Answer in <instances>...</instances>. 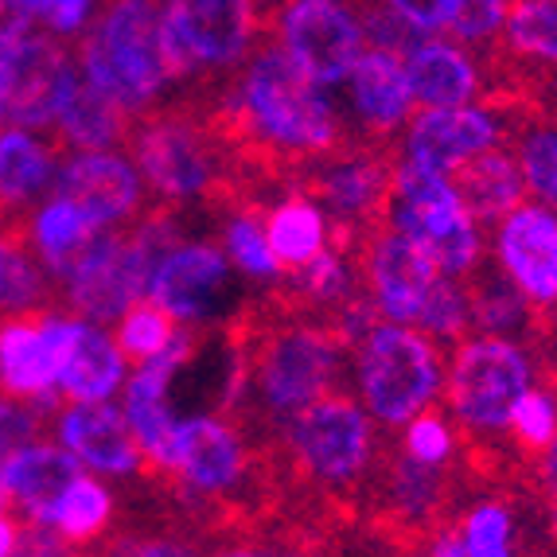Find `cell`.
Returning <instances> with one entry per match:
<instances>
[{
    "instance_id": "27",
    "label": "cell",
    "mask_w": 557,
    "mask_h": 557,
    "mask_svg": "<svg viewBox=\"0 0 557 557\" xmlns=\"http://www.w3.org/2000/svg\"><path fill=\"white\" fill-rule=\"evenodd\" d=\"M468 557H519V530H515L511 503L492 495L456 519Z\"/></svg>"
},
{
    "instance_id": "30",
    "label": "cell",
    "mask_w": 557,
    "mask_h": 557,
    "mask_svg": "<svg viewBox=\"0 0 557 557\" xmlns=\"http://www.w3.org/2000/svg\"><path fill=\"white\" fill-rule=\"evenodd\" d=\"M507 437L515 441V453L527 456L530 465L554 445L557 437V398L546 386H530L511 409L507 421Z\"/></svg>"
},
{
    "instance_id": "3",
    "label": "cell",
    "mask_w": 557,
    "mask_h": 557,
    "mask_svg": "<svg viewBox=\"0 0 557 557\" xmlns=\"http://www.w3.org/2000/svg\"><path fill=\"white\" fill-rule=\"evenodd\" d=\"M78 71L113 106L140 117L168 90L160 55V0H102L98 16L75 47Z\"/></svg>"
},
{
    "instance_id": "40",
    "label": "cell",
    "mask_w": 557,
    "mask_h": 557,
    "mask_svg": "<svg viewBox=\"0 0 557 557\" xmlns=\"http://www.w3.org/2000/svg\"><path fill=\"white\" fill-rule=\"evenodd\" d=\"M425 557H468V549H465V539H460V527H445L437 534V539L429 542V554Z\"/></svg>"
},
{
    "instance_id": "38",
    "label": "cell",
    "mask_w": 557,
    "mask_h": 557,
    "mask_svg": "<svg viewBox=\"0 0 557 557\" xmlns=\"http://www.w3.org/2000/svg\"><path fill=\"white\" fill-rule=\"evenodd\" d=\"M39 28L32 0H0V44H16Z\"/></svg>"
},
{
    "instance_id": "15",
    "label": "cell",
    "mask_w": 557,
    "mask_h": 557,
    "mask_svg": "<svg viewBox=\"0 0 557 557\" xmlns=\"http://www.w3.org/2000/svg\"><path fill=\"white\" fill-rule=\"evenodd\" d=\"M55 437L78 465L106 475H137L140 445L129 421L110 401H63L55 413Z\"/></svg>"
},
{
    "instance_id": "44",
    "label": "cell",
    "mask_w": 557,
    "mask_h": 557,
    "mask_svg": "<svg viewBox=\"0 0 557 557\" xmlns=\"http://www.w3.org/2000/svg\"><path fill=\"white\" fill-rule=\"evenodd\" d=\"M4 55H9V44H0V125H9L4 121Z\"/></svg>"
},
{
    "instance_id": "45",
    "label": "cell",
    "mask_w": 557,
    "mask_h": 557,
    "mask_svg": "<svg viewBox=\"0 0 557 557\" xmlns=\"http://www.w3.org/2000/svg\"><path fill=\"white\" fill-rule=\"evenodd\" d=\"M4 250H9V242H4V234H0V281H4Z\"/></svg>"
},
{
    "instance_id": "7",
    "label": "cell",
    "mask_w": 557,
    "mask_h": 557,
    "mask_svg": "<svg viewBox=\"0 0 557 557\" xmlns=\"http://www.w3.org/2000/svg\"><path fill=\"white\" fill-rule=\"evenodd\" d=\"M347 261H351L362 293L379 308V317L409 327L418 324L421 300L433 288V281L441 277L433 258L409 234H401L391 219L371 226V231H362L351 242Z\"/></svg>"
},
{
    "instance_id": "8",
    "label": "cell",
    "mask_w": 557,
    "mask_h": 557,
    "mask_svg": "<svg viewBox=\"0 0 557 557\" xmlns=\"http://www.w3.org/2000/svg\"><path fill=\"white\" fill-rule=\"evenodd\" d=\"M78 75L75 47L51 32L36 28L32 36L9 44L4 55V121L20 129L51 133L59 106Z\"/></svg>"
},
{
    "instance_id": "11",
    "label": "cell",
    "mask_w": 557,
    "mask_h": 557,
    "mask_svg": "<svg viewBox=\"0 0 557 557\" xmlns=\"http://www.w3.org/2000/svg\"><path fill=\"white\" fill-rule=\"evenodd\" d=\"M495 261L522 288L539 320H557V211L522 199L495 223Z\"/></svg>"
},
{
    "instance_id": "10",
    "label": "cell",
    "mask_w": 557,
    "mask_h": 557,
    "mask_svg": "<svg viewBox=\"0 0 557 557\" xmlns=\"http://www.w3.org/2000/svg\"><path fill=\"white\" fill-rule=\"evenodd\" d=\"M55 196L75 203L78 211L102 231L137 223L149 211V187L140 180L137 164L117 149L102 152H71L55 172Z\"/></svg>"
},
{
    "instance_id": "46",
    "label": "cell",
    "mask_w": 557,
    "mask_h": 557,
    "mask_svg": "<svg viewBox=\"0 0 557 557\" xmlns=\"http://www.w3.org/2000/svg\"><path fill=\"white\" fill-rule=\"evenodd\" d=\"M71 557H90V554H86V549H78V546H75V554H71Z\"/></svg>"
},
{
    "instance_id": "41",
    "label": "cell",
    "mask_w": 557,
    "mask_h": 557,
    "mask_svg": "<svg viewBox=\"0 0 557 557\" xmlns=\"http://www.w3.org/2000/svg\"><path fill=\"white\" fill-rule=\"evenodd\" d=\"M20 539V519L12 511H0V557H12Z\"/></svg>"
},
{
    "instance_id": "23",
    "label": "cell",
    "mask_w": 557,
    "mask_h": 557,
    "mask_svg": "<svg viewBox=\"0 0 557 557\" xmlns=\"http://www.w3.org/2000/svg\"><path fill=\"white\" fill-rule=\"evenodd\" d=\"M265 234H270L273 258L281 261V273L297 270L327 250V214L305 191H285L265 211Z\"/></svg>"
},
{
    "instance_id": "47",
    "label": "cell",
    "mask_w": 557,
    "mask_h": 557,
    "mask_svg": "<svg viewBox=\"0 0 557 557\" xmlns=\"http://www.w3.org/2000/svg\"><path fill=\"white\" fill-rule=\"evenodd\" d=\"M554 4H557V0H554Z\"/></svg>"
},
{
    "instance_id": "19",
    "label": "cell",
    "mask_w": 557,
    "mask_h": 557,
    "mask_svg": "<svg viewBox=\"0 0 557 557\" xmlns=\"http://www.w3.org/2000/svg\"><path fill=\"white\" fill-rule=\"evenodd\" d=\"M78 460L63 445L32 441L20 453H12L0 468V483L9 495V511L16 519H36L44 507L63 495V487L78 475Z\"/></svg>"
},
{
    "instance_id": "33",
    "label": "cell",
    "mask_w": 557,
    "mask_h": 557,
    "mask_svg": "<svg viewBox=\"0 0 557 557\" xmlns=\"http://www.w3.org/2000/svg\"><path fill=\"white\" fill-rule=\"evenodd\" d=\"M401 453L413 456V460H421V465H433V468L453 465V456H456V433H453V425H448V421L441 418V413L433 406L421 409L418 418L406 421Z\"/></svg>"
},
{
    "instance_id": "20",
    "label": "cell",
    "mask_w": 557,
    "mask_h": 557,
    "mask_svg": "<svg viewBox=\"0 0 557 557\" xmlns=\"http://www.w3.org/2000/svg\"><path fill=\"white\" fill-rule=\"evenodd\" d=\"M456 196L465 203V211L472 214L475 223H499L503 214H511L515 207L527 196V176H522L519 157L515 149L499 145V149H487L480 157L465 160L448 172Z\"/></svg>"
},
{
    "instance_id": "5",
    "label": "cell",
    "mask_w": 557,
    "mask_h": 557,
    "mask_svg": "<svg viewBox=\"0 0 557 557\" xmlns=\"http://www.w3.org/2000/svg\"><path fill=\"white\" fill-rule=\"evenodd\" d=\"M534 386V362L522 344L503 335H468L456 344L445 394L456 425L468 441L507 437V421L522 394Z\"/></svg>"
},
{
    "instance_id": "14",
    "label": "cell",
    "mask_w": 557,
    "mask_h": 557,
    "mask_svg": "<svg viewBox=\"0 0 557 557\" xmlns=\"http://www.w3.org/2000/svg\"><path fill=\"white\" fill-rule=\"evenodd\" d=\"M231 281L226 253L211 242H180L157 265L145 297L157 300L180 324H203L219 308V293Z\"/></svg>"
},
{
    "instance_id": "39",
    "label": "cell",
    "mask_w": 557,
    "mask_h": 557,
    "mask_svg": "<svg viewBox=\"0 0 557 557\" xmlns=\"http://www.w3.org/2000/svg\"><path fill=\"white\" fill-rule=\"evenodd\" d=\"M530 468H534V483H539L542 499H546V503L557 499V437H554V445H549Z\"/></svg>"
},
{
    "instance_id": "18",
    "label": "cell",
    "mask_w": 557,
    "mask_h": 557,
    "mask_svg": "<svg viewBox=\"0 0 557 557\" xmlns=\"http://www.w3.org/2000/svg\"><path fill=\"white\" fill-rule=\"evenodd\" d=\"M460 285H465V297H468L472 332L503 335V339H515V344L519 339H539L542 332L539 312L522 297V288L503 273L499 261H492L483 253V261L460 277Z\"/></svg>"
},
{
    "instance_id": "12",
    "label": "cell",
    "mask_w": 557,
    "mask_h": 557,
    "mask_svg": "<svg viewBox=\"0 0 557 557\" xmlns=\"http://www.w3.org/2000/svg\"><path fill=\"white\" fill-rule=\"evenodd\" d=\"M511 137L515 121L503 117V110L495 106H441V110H421L409 117L406 133H401V157L453 172L456 164L487 149H499Z\"/></svg>"
},
{
    "instance_id": "1",
    "label": "cell",
    "mask_w": 557,
    "mask_h": 557,
    "mask_svg": "<svg viewBox=\"0 0 557 557\" xmlns=\"http://www.w3.org/2000/svg\"><path fill=\"white\" fill-rule=\"evenodd\" d=\"M125 145L152 203L176 211L187 203H207L211 211L258 207L226 140L219 137L211 117L187 98L140 113Z\"/></svg>"
},
{
    "instance_id": "4",
    "label": "cell",
    "mask_w": 557,
    "mask_h": 557,
    "mask_svg": "<svg viewBox=\"0 0 557 557\" xmlns=\"http://www.w3.org/2000/svg\"><path fill=\"white\" fill-rule=\"evenodd\" d=\"M362 406L382 425H406L445 391V351L409 324H374L355 344Z\"/></svg>"
},
{
    "instance_id": "22",
    "label": "cell",
    "mask_w": 557,
    "mask_h": 557,
    "mask_svg": "<svg viewBox=\"0 0 557 557\" xmlns=\"http://www.w3.org/2000/svg\"><path fill=\"white\" fill-rule=\"evenodd\" d=\"M125 382V355L117 339L106 335L90 320H78L71 351L59 371V398L63 401H110V394Z\"/></svg>"
},
{
    "instance_id": "2",
    "label": "cell",
    "mask_w": 557,
    "mask_h": 557,
    "mask_svg": "<svg viewBox=\"0 0 557 557\" xmlns=\"http://www.w3.org/2000/svg\"><path fill=\"white\" fill-rule=\"evenodd\" d=\"M265 36L261 0H160L168 86L203 94L231 83Z\"/></svg>"
},
{
    "instance_id": "29",
    "label": "cell",
    "mask_w": 557,
    "mask_h": 557,
    "mask_svg": "<svg viewBox=\"0 0 557 557\" xmlns=\"http://www.w3.org/2000/svg\"><path fill=\"white\" fill-rule=\"evenodd\" d=\"M176 335H180V320L172 317V312H164L157 300L140 297L137 305L121 317L117 335H113V339H117L125 362H137V367H140V362L157 359V355L164 351Z\"/></svg>"
},
{
    "instance_id": "26",
    "label": "cell",
    "mask_w": 557,
    "mask_h": 557,
    "mask_svg": "<svg viewBox=\"0 0 557 557\" xmlns=\"http://www.w3.org/2000/svg\"><path fill=\"white\" fill-rule=\"evenodd\" d=\"M527 187L557 211V117H530L511 137Z\"/></svg>"
},
{
    "instance_id": "17",
    "label": "cell",
    "mask_w": 557,
    "mask_h": 557,
    "mask_svg": "<svg viewBox=\"0 0 557 557\" xmlns=\"http://www.w3.org/2000/svg\"><path fill=\"white\" fill-rule=\"evenodd\" d=\"M406 66L409 90L421 110H441V106H472L483 102L487 78H483V63L468 51V47L453 44V39L425 36L401 55Z\"/></svg>"
},
{
    "instance_id": "34",
    "label": "cell",
    "mask_w": 557,
    "mask_h": 557,
    "mask_svg": "<svg viewBox=\"0 0 557 557\" xmlns=\"http://www.w3.org/2000/svg\"><path fill=\"white\" fill-rule=\"evenodd\" d=\"M78 549H86L90 557H196V549L187 546L184 539H172V534H137V530H117V534L106 530L98 542Z\"/></svg>"
},
{
    "instance_id": "37",
    "label": "cell",
    "mask_w": 557,
    "mask_h": 557,
    "mask_svg": "<svg viewBox=\"0 0 557 557\" xmlns=\"http://www.w3.org/2000/svg\"><path fill=\"white\" fill-rule=\"evenodd\" d=\"M71 554H75V546L55 527H47L39 519H20V539L12 557H71Z\"/></svg>"
},
{
    "instance_id": "43",
    "label": "cell",
    "mask_w": 557,
    "mask_h": 557,
    "mask_svg": "<svg viewBox=\"0 0 557 557\" xmlns=\"http://www.w3.org/2000/svg\"><path fill=\"white\" fill-rule=\"evenodd\" d=\"M211 557H265V554H261V549H250V546H226Z\"/></svg>"
},
{
    "instance_id": "42",
    "label": "cell",
    "mask_w": 557,
    "mask_h": 557,
    "mask_svg": "<svg viewBox=\"0 0 557 557\" xmlns=\"http://www.w3.org/2000/svg\"><path fill=\"white\" fill-rule=\"evenodd\" d=\"M546 542L549 549H557V499L546 503Z\"/></svg>"
},
{
    "instance_id": "21",
    "label": "cell",
    "mask_w": 557,
    "mask_h": 557,
    "mask_svg": "<svg viewBox=\"0 0 557 557\" xmlns=\"http://www.w3.org/2000/svg\"><path fill=\"white\" fill-rule=\"evenodd\" d=\"M129 113L113 106L98 86H90L83 78V71L75 75L71 90H66L63 106H59V117H55V129L51 137L71 152H102V149H117L129 140L133 129Z\"/></svg>"
},
{
    "instance_id": "13",
    "label": "cell",
    "mask_w": 557,
    "mask_h": 557,
    "mask_svg": "<svg viewBox=\"0 0 557 557\" xmlns=\"http://www.w3.org/2000/svg\"><path fill=\"white\" fill-rule=\"evenodd\" d=\"M347 106H351L355 145H391L401 149V133L413 117V90H409L401 55L367 47L347 75Z\"/></svg>"
},
{
    "instance_id": "31",
    "label": "cell",
    "mask_w": 557,
    "mask_h": 557,
    "mask_svg": "<svg viewBox=\"0 0 557 557\" xmlns=\"http://www.w3.org/2000/svg\"><path fill=\"white\" fill-rule=\"evenodd\" d=\"M425 335H433V339H453V344H460V339H468V332H472V320H468V297H465V285H460V277H445L441 273L437 281H433V288L425 293V300H421V312H418V324Z\"/></svg>"
},
{
    "instance_id": "36",
    "label": "cell",
    "mask_w": 557,
    "mask_h": 557,
    "mask_svg": "<svg viewBox=\"0 0 557 557\" xmlns=\"http://www.w3.org/2000/svg\"><path fill=\"white\" fill-rule=\"evenodd\" d=\"M386 9H394L401 20H409L418 32L425 36H437V32H448L456 12V0H379Z\"/></svg>"
},
{
    "instance_id": "32",
    "label": "cell",
    "mask_w": 557,
    "mask_h": 557,
    "mask_svg": "<svg viewBox=\"0 0 557 557\" xmlns=\"http://www.w3.org/2000/svg\"><path fill=\"white\" fill-rule=\"evenodd\" d=\"M507 12H511V0H456L448 39L468 47L475 59H483L487 51L499 47Z\"/></svg>"
},
{
    "instance_id": "28",
    "label": "cell",
    "mask_w": 557,
    "mask_h": 557,
    "mask_svg": "<svg viewBox=\"0 0 557 557\" xmlns=\"http://www.w3.org/2000/svg\"><path fill=\"white\" fill-rule=\"evenodd\" d=\"M226 253L246 277H261L270 285L281 277V261L273 258L270 234H265V207L226 211Z\"/></svg>"
},
{
    "instance_id": "35",
    "label": "cell",
    "mask_w": 557,
    "mask_h": 557,
    "mask_svg": "<svg viewBox=\"0 0 557 557\" xmlns=\"http://www.w3.org/2000/svg\"><path fill=\"white\" fill-rule=\"evenodd\" d=\"M47 425H55L51 413L36 406V401H20L9 398V394H0V468L9 460L12 453H20L24 445L39 441Z\"/></svg>"
},
{
    "instance_id": "6",
    "label": "cell",
    "mask_w": 557,
    "mask_h": 557,
    "mask_svg": "<svg viewBox=\"0 0 557 557\" xmlns=\"http://www.w3.org/2000/svg\"><path fill=\"white\" fill-rule=\"evenodd\" d=\"M261 9L270 36L324 90L344 86L367 51L355 0H261Z\"/></svg>"
},
{
    "instance_id": "9",
    "label": "cell",
    "mask_w": 557,
    "mask_h": 557,
    "mask_svg": "<svg viewBox=\"0 0 557 557\" xmlns=\"http://www.w3.org/2000/svg\"><path fill=\"white\" fill-rule=\"evenodd\" d=\"M78 320L55 308H28L0 317V394L39 401L55 394Z\"/></svg>"
},
{
    "instance_id": "24",
    "label": "cell",
    "mask_w": 557,
    "mask_h": 557,
    "mask_svg": "<svg viewBox=\"0 0 557 557\" xmlns=\"http://www.w3.org/2000/svg\"><path fill=\"white\" fill-rule=\"evenodd\" d=\"M98 234H102V226H94L75 203H66L59 196L47 199L36 211V219H28V246L47 265V273L55 277V285L71 273V265L83 258Z\"/></svg>"
},
{
    "instance_id": "16",
    "label": "cell",
    "mask_w": 557,
    "mask_h": 557,
    "mask_svg": "<svg viewBox=\"0 0 557 557\" xmlns=\"http://www.w3.org/2000/svg\"><path fill=\"white\" fill-rule=\"evenodd\" d=\"M63 145L51 133L0 125V231L28 223V211L55 184Z\"/></svg>"
},
{
    "instance_id": "25",
    "label": "cell",
    "mask_w": 557,
    "mask_h": 557,
    "mask_svg": "<svg viewBox=\"0 0 557 557\" xmlns=\"http://www.w3.org/2000/svg\"><path fill=\"white\" fill-rule=\"evenodd\" d=\"M113 511H117V503H113L110 487L98 483L94 475L78 472L63 487V495L51 507H44L36 519L47 522V527H55L71 546H90V542H98L110 530Z\"/></svg>"
}]
</instances>
